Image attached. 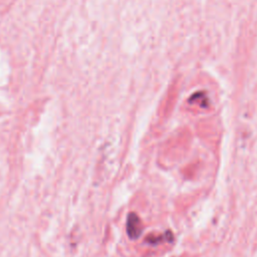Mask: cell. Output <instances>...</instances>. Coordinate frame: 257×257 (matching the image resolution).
<instances>
[{
    "label": "cell",
    "instance_id": "obj_1",
    "mask_svg": "<svg viewBox=\"0 0 257 257\" xmlns=\"http://www.w3.org/2000/svg\"><path fill=\"white\" fill-rule=\"evenodd\" d=\"M125 231L127 236L132 239V240H137L142 232H143V226H142V222L139 218V216L132 212L127 215L126 217V222H125Z\"/></svg>",
    "mask_w": 257,
    "mask_h": 257
}]
</instances>
